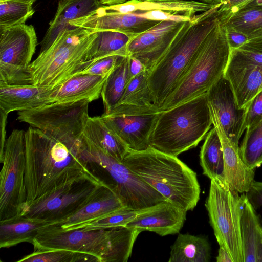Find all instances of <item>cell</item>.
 I'll return each instance as SVG.
<instances>
[{
	"label": "cell",
	"instance_id": "obj_6",
	"mask_svg": "<svg viewBox=\"0 0 262 262\" xmlns=\"http://www.w3.org/2000/svg\"><path fill=\"white\" fill-rule=\"evenodd\" d=\"M96 35V32L80 27L60 32L30 63L28 71L32 83L54 89L88 68L85 56Z\"/></svg>",
	"mask_w": 262,
	"mask_h": 262
},
{
	"label": "cell",
	"instance_id": "obj_3",
	"mask_svg": "<svg viewBox=\"0 0 262 262\" xmlns=\"http://www.w3.org/2000/svg\"><path fill=\"white\" fill-rule=\"evenodd\" d=\"M122 162L173 204L186 211L196 206L201 192L196 173L177 157L149 146L129 150Z\"/></svg>",
	"mask_w": 262,
	"mask_h": 262
},
{
	"label": "cell",
	"instance_id": "obj_42",
	"mask_svg": "<svg viewBox=\"0 0 262 262\" xmlns=\"http://www.w3.org/2000/svg\"><path fill=\"white\" fill-rule=\"evenodd\" d=\"M245 194L248 201L255 210L262 207V182L254 180Z\"/></svg>",
	"mask_w": 262,
	"mask_h": 262
},
{
	"label": "cell",
	"instance_id": "obj_35",
	"mask_svg": "<svg viewBox=\"0 0 262 262\" xmlns=\"http://www.w3.org/2000/svg\"><path fill=\"white\" fill-rule=\"evenodd\" d=\"M239 154L249 168L256 169L262 166V120L246 128Z\"/></svg>",
	"mask_w": 262,
	"mask_h": 262
},
{
	"label": "cell",
	"instance_id": "obj_19",
	"mask_svg": "<svg viewBox=\"0 0 262 262\" xmlns=\"http://www.w3.org/2000/svg\"><path fill=\"white\" fill-rule=\"evenodd\" d=\"M186 211L168 200L140 212L126 227L141 232L148 231L164 236L178 233L186 220Z\"/></svg>",
	"mask_w": 262,
	"mask_h": 262
},
{
	"label": "cell",
	"instance_id": "obj_29",
	"mask_svg": "<svg viewBox=\"0 0 262 262\" xmlns=\"http://www.w3.org/2000/svg\"><path fill=\"white\" fill-rule=\"evenodd\" d=\"M83 135L97 146L122 162L129 151L126 144L106 124L101 116L89 117Z\"/></svg>",
	"mask_w": 262,
	"mask_h": 262
},
{
	"label": "cell",
	"instance_id": "obj_48",
	"mask_svg": "<svg viewBox=\"0 0 262 262\" xmlns=\"http://www.w3.org/2000/svg\"><path fill=\"white\" fill-rule=\"evenodd\" d=\"M99 1L102 5L111 6V5H119V4H123L127 1V0H99Z\"/></svg>",
	"mask_w": 262,
	"mask_h": 262
},
{
	"label": "cell",
	"instance_id": "obj_51",
	"mask_svg": "<svg viewBox=\"0 0 262 262\" xmlns=\"http://www.w3.org/2000/svg\"><path fill=\"white\" fill-rule=\"evenodd\" d=\"M141 1L153 2H180L185 0H140Z\"/></svg>",
	"mask_w": 262,
	"mask_h": 262
},
{
	"label": "cell",
	"instance_id": "obj_46",
	"mask_svg": "<svg viewBox=\"0 0 262 262\" xmlns=\"http://www.w3.org/2000/svg\"><path fill=\"white\" fill-rule=\"evenodd\" d=\"M1 114V152L0 157L3 156L6 143V126L7 119V114L0 110Z\"/></svg>",
	"mask_w": 262,
	"mask_h": 262
},
{
	"label": "cell",
	"instance_id": "obj_43",
	"mask_svg": "<svg viewBox=\"0 0 262 262\" xmlns=\"http://www.w3.org/2000/svg\"><path fill=\"white\" fill-rule=\"evenodd\" d=\"M225 29L227 42L231 50L239 49L247 41V37L244 34L233 29Z\"/></svg>",
	"mask_w": 262,
	"mask_h": 262
},
{
	"label": "cell",
	"instance_id": "obj_38",
	"mask_svg": "<svg viewBox=\"0 0 262 262\" xmlns=\"http://www.w3.org/2000/svg\"><path fill=\"white\" fill-rule=\"evenodd\" d=\"M143 210H136L124 207L96 220L75 226L69 230L81 229L86 231L126 226Z\"/></svg>",
	"mask_w": 262,
	"mask_h": 262
},
{
	"label": "cell",
	"instance_id": "obj_1",
	"mask_svg": "<svg viewBox=\"0 0 262 262\" xmlns=\"http://www.w3.org/2000/svg\"><path fill=\"white\" fill-rule=\"evenodd\" d=\"M25 139L27 200L23 212L35 200L62 186L98 178L81 158V140L68 144L32 127L25 131Z\"/></svg>",
	"mask_w": 262,
	"mask_h": 262
},
{
	"label": "cell",
	"instance_id": "obj_2",
	"mask_svg": "<svg viewBox=\"0 0 262 262\" xmlns=\"http://www.w3.org/2000/svg\"><path fill=\"white\" fill-rule=\"evenodd\" d=\"M221 4L186 21L164 55L149 71L150 97L158 108L183 78L204 41L220 19Z\"/></svg>",
	"mask_w": 262,
	"mask_h": 262
},
{
	"label": "cell",
	"instance_id": "obj_50",
	"mask_svg": "<svg viewBox=\"0 0 262 262\" xmlns=\"http://www.w3.org/2000/svg\"><path fill=\"white\" fill-rule=\"evenodd\" d=\"M246 6H255L262 7V0H253Z\"/></svg>",
	"mask_w": 262,
	"mask_h": 262
},
{
	"label": "cell",
	"instance_id": "obj_13",
	"mask_svg": "<svg viewBox=\"0 0 262 262\" xmlns=\"http://www.w3.org/2000/svg\"><path fill=\"white\" fill-rule=\"evenodd\" d=\"M104 183L98 177L66 185L35 200L20 217L55 223L83 206Z\"/></svg>",
	"mask_w": 262,
	"mask_h": 262
},
{
	"label": "cell",
	"instance_id": "obj_30",
	"mask_svg": "<svg viewBox=\"0 0 262 262\" xmlns=\"http://www.w3.org/2000/svg\"><path fill=\"white\" fill-rule=\"evenodd\" d=\"M211 246L203 236L179 234L171 246L169 262H209Z\"/></svg>",
	"mask_w": 262,
	"mask_h": 262
},
{
	"label": "cell",
	"instance_id": "obj_10",
	"mask_svg": "<svg viewBox=\"0 0 262 262\" xmlns=\"http://www.w3.org/2000/svg\"><path fill=\"white\" fill-rule=\"evenodd\" d=\"M0 172V222L21 216L27 200L25 132L14 129L6 139Z\"/></svg>",
	"mask_w": 262,
	"mask_h": 262
},
{
	"label": "cell",
	"instance_id": "obj_26",
	"mask_svg": "<svg viewBox=\"0 0 262 262\" xmlns=\"http://www.w3.org/2000/svg\"><path fill=\"white\" fill-rule=\"evenodd\" d=\"M102 6L99 0H60L55 16L41 42L40 52L49 48L60 32L72 27L70 22L88 15Z\"/></svg>",
	"mask_w": 262,
	"mask_h": 262
},
{
	"label": "cell",
	"instance_id": "obj_25",
	"mask_svg": "<svg viewBox=\"0 0 262 262\" xmlns=\"http://www.w3.org/2000/svg\"><path fill=\"white\" fill-rule=\"evenodd\" d=\"M107 77L88 74L73 76L53 90L50 102L86 101L90 103L101 96Z\"/></svg>",
	"mask_w": 262,
	"mask_h": 262
},
{
	"label": "cell",
	"instance_id": "obj_20",
	"mask_svg": "<svg viewBox=\"0 0 262 262\" xmlns=\"http://www.w3.org/2000/svg\"><path fill=\"white\" fill-rule=\"evenodd\" d=\"M213 126L219 136L224 155L225 180L229 187L239 193H246L254 181L255 169L249 168L242 160L239 146L227 137L219 119L209 106Z\"/></svg>",
	"mask_w": 262,
	"mask_h": 262
},
{
	"label": "cell",
	"instance_id": "obj_49",
	"mask_svg": "<svg viewBox=\"0 0 262 262\" xmlns=\"http://www.w3.org/2000/svg\"><path fill=\"white\" fill-rule=\"evenodd\" d=\"M201 2L214 6L224 3L227 0H200Z\"/></svg>",
	"mask_w": 262,
	"mask_h": 262
},
{
	"label": "cell",
	"instance_id": "obj_39",
	"mask_svg": "<svg viewBox=\"0 0 262 262\" xmlns=\"http://www.w3.org/2000/svg\"><path fill=\"white\" fill-rule=\"evenodd\" d=\"M125 56H126L115 55L105 57L97 60L78 75L88 74L107 76Z\"/></svg>",
	"mask_w": 262,
	"mask_h": 262
},
{
	"label": "cell",
	"instance_id": "obj_5",
	"mask_svg": "<svg viewBox=\"0 0 262 262\" xmlns=\"http://www.w3.org/2000/svg\"><path fill=\"white\" fill-rule=\"evenodd\" d=\"M213 124L206 92L159 112L149 138L151 147L178 157L196 147Z\"/></svg>",
	"mask_w": 262,
	"mask_h": 262
},
{
	"label": "cell",
	"instance_id": "obj_8",
	"mask_svg": "<svg viewBox=\"0 0 262 262\" xmlns=\"http://www.w3.org/2000/svg\"><path fill=\"white\" fill-rule=\"evenodd\" d=\"M81 156L88 164L100 167L104 174L102 180L118 195L125 207L143 210L167 200L122 162L111 156L83 135Z\"/></svg>",
	"mask_w": 262,
	"mask_h": 262
},
{
	"label": "cell",
	"instance_id": "obj_15",
	"mask_svg": "<svg viewBox=\"0 0 262 262\" xmlns=\"http://www.w3.org/2000/svg\"><path fill=\"white\" fill-rule=\"evenodd\" d=\"M224 76L229 82L240 108H246L262 91V65L238 49L231 50Z\"/></svg>",
	"mask_w": 262,
	"mask_h": 262
},
{
	"label": "cell",
	"instance_id": "obj_22",
	"mask_svg": "<svg viewBox=\"0 0 262 262\" xmlns=\"http://www.w3.org/2000/svg\"><path fill=\"white\" fill-rule=\"evenodd\" d=\"M53 89L34 84L10 85L0 81V110L8 114L49 104Z\"/></svg>",
	"mask_w": 262,
	"mask_h": 262
},
{
	"label": "cell",
	"instance_id": "obj_23",
	"mask_svg": "<svg viewBox=\"0 0 262 262\" xmlns=\"http://www.w3.org/2000/svg\"><path fill=\"white\" fill-rule=\"evenodd\" d=\"M220 14L226 28L234 29L247 36V41L238 49L262 53V7L246 6L233 13Z\"/></svg>",
	"mask_w": 262,
	"mask_h": 262
},
{
	"label": "cell",
	"instance_id": "obj_16",
	"mask_svg": "<svg viewBox=\"0 0 262 262\" xmlns=\"http://www.w3.org/2000/svg\"><path fill=\"white\" fill-rule=\"evenodd\" d=\"M209 106L215 112L228 138L238 145L246 129V108H240L230 85L224 75L206 92Z\"/></svg>",
	"mask_w": 262,
	"mask_h": 262
},
{
	"label": "cell",
	"instance_id": "obj_21",
	"mask_svg": "<svg viewBox=\"0 0 262 262\" xmlns=\"http://www.w3.org/2000/svg\"><path fill=\"white\" fill-rule=\"evenodd\" d=\"M115 192L105 182L78 210L67 217L51 225L66 231L124 207Z\"/></svg>",
	"mask_w": 262,
	"mask_h": 262
},
{
	"label": "cell",
	"instance_id": "obj_32",
	"mask_svg": "<svg viewBox=\"0 0 262 262\" xmlns=\"http://www.w3.org/2000/svg\"><path fill=\"white\" fill-rule=\"evenodd\" d=\"M95 32H97L96 37L85 56L89 67L97 60L107 56L115 55L126 56L127 46L133 37L115 31Z\"/></svg>",
	"mask_w": 262,
	"mask_h": 262
},
{
	"label": "cell",
	"instance_id": "obj_44",
	"mask_svg": "<svg viewBox=\"0 0 262 262\" xmlns=\"http://www.w3.org/2000/svg\"><path fill=\"white\" fill-rule=\"evenodd\" d=\"M253 0H227L218 9L220 13L226 14L235 12L244 7Z\"/></svg>",
	"mask_w": 262,
	"mask_h": 262
},
{
	"label": "cell",
	"instance_id": "obj_40",
	"mask_svg": "<svg viewBox=\"0 0 262 262\" xmlns=\"http://www.w3.org/2000/svg\"><path fill=\"white\" fill-rule=\"evenodd\" d=\"M135 13L144 18L160 21L168 20L184 22L190 20L192 17L187 14L159 10Z\"/></svg>",
	"mask_w": 262,
	"mask_h": 262
},
{
	"label": "cell",
	"instance_id": "obj_45",
	"mask_svg": "<svg viewBox=\"0 0 262 262\" xmlns=\"http://www.w3.org/2000/svg\"><path fill=\"white\" fill-rule=\"evenodd\" d=\"M129 80L146 70L144 64L138 59L129 57Z\"/></svg>",
	"mask_w": 262,
	"mask_h": 262
},
{
	"label": "cell",
	"instance_id": "obj_31",
	"mask_svg": "<svg viewBox=\"0 0 262 262\" xmlns=\"http://www.w3.org/2000/svg\"><path fill=\"white\" fill-rule=\"evenodd\" d=\"M47 225L41 221L22 217L0 222V247L8 248L23 242L32 244L38 231Z\"/></svg>",
	"mask_w": 262,
	"mask_h": 262
},
{
	"label": "cell",
	"instance_id": "obj_9",
	"mask_svg": "<svg viewBox=\"0 0 262 262\" xmlns=\"http://www.w3.org/2000/svg\"><path fill=\"white\" fill-rule=\"evenodd\" d=\"M245 193L232 190L225 180H211L205 207L220 247L226 249L233 262H243L241 215Z\"/></svg>",
	"mask_w": 262,
	"mask_h": 262
},
{
	"label": "cell",
	"instance_id": "obj_52",
	"mask_svg": "<svg viewBox=\"0 0 262 262\" xmlns=\"http://www.w3.org/2000/svg\"><path fill=\"white\" fill-rule=\"evenodd\" d=\"M11 1H18V2H20L30 4L32 5L36 0H11Z\"/></svg>",
	"mask_w": 262,
	"mask_h": 262
},
{
	"label": "cell",
	"instance_id": "obj_12",
	"mask_svg": "<svg viewBox=\"0 0 262 262\" xmlns=\"http://www.w3.org/2000/svg\"><path fill=\"white\" fill-rule=\"evenodd\" d=\"M0 81L32 84L28 68L37 45L34 27L25 24L0 30Z\"/></svg>",
	"mask_w": 262,
	"mask_h": 262
},
{
	"label": "cell",
	"instance_id": "obj_34",
	"mask_svg": "<svg viewBox=\"0 0 262 262\" xmlns=\"http://www.w3.org/2000/svg\"><path fill=\"white\" fill-rule=\"evenodd\" d=\"M128 56H125L107 77L102 89L104 114L109 113L120 101L129 81Z\"/></svg>",
	"mask_w": 262,
	"mask_h": 262
},
{
	"label": "cell",
	"instance_id": "obj_33",
	"mask_svg": "<svg viewBox=\"0 0 262 262\" xmlns=\"http://www.w3.org/2000/svg\"><path fill=\"white\" fill-rule=\"evenodd\" d=\"M200 161L203 174L210 180L219 179L225 181L222 144L214 126L207 134L201 148Z\"/></svg>",
	"mask_w": 262,
	"mask_h": 262
},
{
	"label": "cell",
	"instance_id": "obj_28",
	"mask_svg": "<svg viewBox=\"0 0 262 262\" xmlns=\"http://www.w3.org/2000/svg\"><path fill=\"white\" fill-rule=\"evenodd\" d=\"M213 6L202 2L186 0L174 2L130 0L119 5H103V8L106 10L122 14L159 10L187 14L191 16H193L197 12L206 11Z\"/></svg>",
	"mask_w": 262,
	"mask_h": 262
},
{
	"label": "cell",
	"instance_id": "obj_36",
	"mask_svg": "<svg viewBox=\"0 0 262 262\" xmlns=\"http://www.w3.org/2000/svg\"><path fill=\"white\" fill-rule=\"evenodd\" d=\"M18 262H99L98 259L85 253L64 249L37 250Z\"/></svg>",
	"mask_w": 262,
	"mask_h": 262
},
{
	"label": "cell",
	"instance_id": "obj_4",
	"mask_svg": "<svg viewBox=\"0 0 262 262\" xmlns=\"http://www.w3.org/2000/svg\"><path fill=\"white\" fill-rule=\"evenodd\" d=\"M136 239L135 232L126 226L62 231L47 225L38 231L32 244L35 250L64 249L93 255L99 262H126Z\"/></svg>",
	"mask_w": 262,
	"mask_h": 262
},
{
	"label": "cell",
	"instance_id": "obj_41",
	"mask_svg": "<svg viewBox=\"0 0 262 262\" xmlns=\"http://www.w3.org/2000/svg\"><path fill=\"white\" fill-rule=\"evenodd\" d=\"M262 120V91L257 94L246 107L245 126L247 128Z\"/></svg>",
	"mask_w": 262,
	"mask_h": 262
},
{
	"label": "cell",
	"instance_id": "obj_27",
	"mask_svg": "<svg viewBox=\"0 0 262 262\" xmlns=\"http://www.w3.org/2000/svg\"><path fill=\"white\" fill-rule=\"evenodd\" d=\"M243 262H262V224L246 194L241 215Z\"/></svg>",
	"mask_w": 262,
	"mask_h": 262
},
{
	"label": "cell",
	"instance_id": "obj_37",
	"mask_svg": "<svg viewBox=\"0 0 262 262\" xmlns=\"http://www.w3.org/2000/svg\"><path fill=\"white\" fill-rule=\"evenodd\" d=\"M34 12L31 4L0 0V30L25 24Z\"/></svg>",
	"mask_w": 262,
	"mask_h": 262
},
{
	"label": "cell",
	"instance_id": "obj_24",
	"mask_svg": "<svg viewBox=\"0 0 262 262\" xmlns=\"http://www.w3.org/2000/svg\"><path fill=\"white\" fill-rule=\"evenodd\" d=\"M149 73V71L145 70L130 79L120 101L107 114L135 115L159 112L151 99L148 82Z\"/></svg>",
	"mask_w": 262,
	"mask_h": 262
},
{
	"label": "cell",
	"instance_id": "obj_11",
	"mask_svg": "<svg viewBox=\"0 0 262 262\" xmlns=\"http://www.w3.org/2000/svg\"><path fill=\"white\" fill-rule=\"evenodd\" d=\"M86 101L55 102L18 111L17 120L61 142L78 143L89 117Z\"/></svg>",
	"mask_w": 262,
	"mask_h": 262
},
{
	"label": "cell",
	"instance_id": "obj_47",
	"mask_svg": "<svg viewBox=\"0 0 262 262\" xmlns=\"http://www.w3.org/2000/svg\"><path fill=\"white\" fill-rule=\"evenodd\" d=\"M217 262H233V260L228 253L224 248L220 247L218 254L216 257Z\"/></svg>",
	"mask_w": 262,
	"mask_h": 262
},
{
	"label": "cell",
	"instance_id": "obj_14",
	"mask_svg": "<svg viewBox=\"0 0 262 262\" xmlns=\"http://www.w3.org/2000/svg\"><path fill=\"white\" fill-rule=\"evenodd\" d=\"M186 21H161L133 37L128 42L126 56L136 58L150 71L169 48Z\"/></svg>",
	"mask_w": 262,
	"mask_h": 262
},
{
	"label": "cell",
	"instance_id": "obj_7",
	"mask_svg": "<svg viewBox=\"0 0 262 262\" xmlns=\"http://www.w3.org/2000/svg\"><path fill=\"white\" fill-rule=\"evenodd\" d=\"M230 53L226 29L220 19L158 111L171 108L207 92L224 75Z\"/></svg>",
	"mask_w": 262,
	"mask_h": 262
},
{
	"label": "cell",
	"instance_id": "obj_17",
	"mask_svg": "<svg viewBox=\"0 0 262 262\" xmlns=\"http://www.w3.org/2000/svg\"><path fill=\"white\" fill-rule=\"evenodd\" d=\"M160 22L140 17L135 12L122 14L106 10L102 5L88 15L70 22L69 25L93 31H115L134 37Z\"/></svg>",
	"mask_w": 262,
	"mask_h": 262
},
{
	"label": "cell",
	"instance_id": "obj_18",
	"mask_svg": "<svg viewBox=\"0 0 262 262\" xmlns=\"http://www.w3.org/2000/svg\"><path fill=\"white\" fill-rule=\"evenodd\" d=\"M159 112L135 115L103 113L100 116L129 150L141 151L149 147V136Z\"/></svg>",
	"mask_w": 262,
	"mask_h": 262
}]
</instances>
